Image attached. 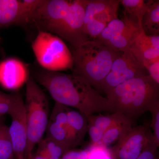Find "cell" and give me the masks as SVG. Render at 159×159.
<instances>
[{"label": "cell", "instance_id": "2e32d148", "mask_svg": "<svg viewBox=\"0 0 159 159\" xmlns=\"http://www.w3.org/2000/svg\"><path fill=\"white\" fill-rule=\"evenodd\" d=\"M129 51L143 66L145 63L159 59V50L141 41L137 37L131 46Z\"/></svg>", "mask_w": 159, "mask_h": 159}, {"label": "cell", "instance_id": "836d02e7", "mask_svg": "<svg viewBox=\"0 0 159 159\" xmlns=\"http://www.w3.org/2000/svg\"><path fill=\"white\" fill-rule=\"evenodd\" d=\"M86 150L73 151L70 150L66 152L60 159H87Z\"/></svg>", "mask_w": 159, "mask_h": 159}, {"label": "cell", "instance_id": "5b68a950", "mask_svg": "<svg viewBox=\"0 0 159 159\" xmlns=\"http://www.w3.org/2000/svg\"><path fill=\"white\" fill-rule=\"evenodd\" d=\"M32 49L38 62L44 70L53 72L72 70L71 51L58 36L39 31Z\"/></svg>", "mask_w": 159, "mask_h": 159}, {"label": "cell", "instance_id": "7a4b0ae2", "mask_svg": "<svg viewBox=\"0 0 159 159\" xmlns=\"http://www.w3.org/2000/svg\"><path fill=\"white\" fill-rule=\"evenodd\" d=\"M106 97L108 113L121 114L134 123L159 103V84L149 75L137 77L117 86Z\"/></svg>", "mask_w": 159, "mask_h": 159}, {"label": "cell", "instance_id": "d590c367", "mask_svg": "<svg viewBox=\"0 0 159 159\" xmlns=\"http://www.w3.org/2000/svg\"><path fill=\"white\" fill-rule=\"evenodd\" d=\"M48 159H60L58 158H56L52 157H50Z\"/></svg>", "mask_w": 159, "mask_h": 159}, {"label": "cell", "instance_id": "e575fe53", "mask_svg": "<svg viewBox=\"0 0 159 159\" xmlns=\"http://www.w3.org/2000/svg\"><path fill=\"white\" fill-rule=\"evenodd\" d=\"M48 158L42 154L37 152L35 156L33 157L32 159H48Z\"/></svg>", "mask_w": 159, "mask_h": 159}, {"label": "cell", "instance_id": "4dcf8cb0", "mask_svg": "<svg viewBox=\"0 0 159 159\" xmlns=\"http://www.w3.org/2000/svg\"><path fill=\"white\" fill-rule=\"evenodd\" d=\"M137 38L152 48L159 50V35H149L146 34L142 29L139 31Z\"/></svg>", "mask_w": 159, "mask_h": 159}, {"label": "cell", "instance_id": "cb8c5ba5", "mask_svg": "<svg viewBox=\"0 0 159 159\" xmlns=\"http://www.w3.org/2000/svg\"><path fill=\"white\" fill-rule=\"evenodd\" d=\"M68 107L55 102V104L50 116L49 120L57 123L61 126L67 123V111Z\"/></svg>", "mask_w": 159, "mask_h": 159}, {"label": "cell", "instance_id": "d4e9b609", "mask_svg": "<svg viewBox=\"0 0 159 159\" xmlns=\"http://www.w3.org/2000/svg\"><path fill=\"white\" fill-rule=\"evenodd\" d=\"M120 3V1L117 0L113 5L96 15L93 19L107 25L111 21L118 18V11Z\"/></svg>", "mask_w": 159, "mask_h": 159}, {"label": "cell", "instance_id": "7402d4cb", "mask_svg": "<svg viewBox=\"0 0 159 159\" xmlns=\"http://www.w3.org/2000/svg\"><path fill=\"white\" fill-rule=\"evenodd\" d=\"M38 152L42 154L48 158L50 157L60 159L67 152V150L61 145L51 139L46 138L39 142Z\"/></svg>", "mask_w": 159, "mask_h": 159}, {"label": "cell", "instance_id": "1f68e13d", "mask_svg": "<svg viewBox=\"0 0 159 159\" xmlns=\"http://www.w3.org/2000/svg\"><path fill=\"white\" fill-rule=\"evenodd\" d=\"M143 66L148 75L159 84V59L145 63Z\"/></svg>", "mask_w": 159, "mask_h": 159}, {"label": "cell", "instance_id": "484cf974", "mask_svg": "<svg viewBox=\"0 0 159 159\" xmlns=\"http://www.w3.org/2000/svg\"><path fill=\"white\" fill-rule=\"evenodd\" d=\"M107 25L106 24L93 19L84 25V31L88 37L90 36L95 40Z\"/></svg>", "mask_w": 159, "mask_h": 159}, {"label": "cell", "instance_id": "5bb4252c", "mask_svg": "<svg viewBox=\"0 0 159 159\" xmlns=\"http://www.w3.org/2000/svg\"><path fill=\"white\" fill-rule=\"evenodd\" d=\"M133 123L129 119L122 115L116 122L103 133L102 140L97 145L107 148L110 145L117 144L132 128Z\"/></svg>", "mask_w": 159, "mask_h": 159}, {"label": "cell", "instance_id": "30bf717a", "mask_svg": "<svg viewBox=\"0 0 159 159\" xmlns=\"http://www.w3.org/2000/svg\"><path fill=\"white\" fill-rule=\"evenodd\" d=\"M11 123L9 134L13 145L15 159H26L28 143V129L25 102L21 95L14 91V98L9 112Z\"/></svg>", "mask_w": 159, "mask_h": 159}, {"label": "cell", "instance_id": "ba28073f", "mask_svg": "<svg viewBox=\"0 0 159 159\" xmlns=\"http://www.w3.org/2000/svg\"><path fill=\"white\" fill-rule=\"evenodd\" d=\"M87 0L72 1L68 11L55 34L66 40L73 49L89 40L84 31Z\"/></svg>", "mask_w": 159, "mask_h": 159}, {"label": "cell", "instance_id": "9a60e30c", "mask_svg": "<svg viewBox=\"0 0 159 159\" xmlns=\"http://www.w3.org/2000/svg\"><path fill=\"white\" fill-rule=\"evenodd\" d=\"M147 9L142 21V28L146 34L159 35V1H148Z\"/></svg>", "mask_w": 159, "mask_h": 159}, {"label": "cell", "instance_id": "ffe728a7", "mask_svg": "<svg viewBox=\"0 0 159 159\" xmlns=\"http://www.w3.org/2000/svg\"><path fill=\"white\" fill-rule=\"evenodd\" d=\"M46 132V138L51 139L67 150H70L65 129L62 126L49 120Z\"/></svg>", "mask_w": 159, "mask_h": 159}, {"label": "cell", "instance_id": "44dd1931", "mask_svg": "<svg viewBox=\"0 0 159 159\" xmlns=\"http://www.w3.org/2000/svg\"><path fill=\"white\" fill-rule=\"evenodd\" d=\"M117 0H87L84 25L93 20L96 15L113 5Z\"/></svg>", "mask_w": 159, "mask_h": 159}, {"label": "cell", "instance_id": "3957f363", "mask_svg": "<svg viewBox=\"0 0 159 159\" xmlns=\"http://www.w3.org/2000/svg\"><path fill=\"white\" fill-rule=\"evenodd\" d=\"M73 74L86 80L99 92L101 84L113 63L122 52L107 47L97 40H89L72 51Z\"/></svg>", "mask_w": 159, "mask_h": 159}, {"label": "cell", "instance_id": "e0dca14e", "mask_svg": "<svg viewBox=\"0 0 159 159\" xmlns=\"http://www.w3.org/2000/svg\"><path fill=\"white\" fill-rule=\"evenodd\" d=\"M124 13L136 21L139 29H142V21L147 9V3L144 0H121Z\"/></svg>", "mask_w": 159, "mask_h": 159}, {"label": "cell", "instance_id": "6da1fadb", "mask_svg": "<svg viewBox=\"0 0 159 159\" xmlns=\"http://www.w3.org/2000/svg\"><path fill=\"white\" fill-rule=\"evenodd\" d=\"M34 80L48 92L55 102L76 109L86 117L108 113L106 97L78 75L43 70L36 73Z\"/></svg>", "mask_w": 159, "mask_h": 159}, {"label": "cell", "instance_id": "8fae6325", "mask_svg": "<svg viewBox=\"0 0 159 159\" xmlns=\"http://www.w3.org/2000/svg\"><path fill=\"white\" fill-rule=\"evenodd\" d=\"M153 137L147 125L133 127L120 141L109 149L113 159H136Z\"/></svg>", "mask_w": 159, "mask_h": 159}, {"label": "cell", "instance_id": "f546056e", "mask_svg": "<svg viewBox=\"0 0 159 159\" xmlns=\"http://www.w3.org/2000/svg\"><path fill=\"white\" fill-rule=\"evenodd\" d=\"M150 111L152 116L151 128L153 131L154 138L157 145H159V103L156 104L153 108H152Z\"/></svg>", "mask_w": 159, "mask_h": 159}, {"label": "cell", "instance_id": "83f0119b", "mask_svg": "<svg viewBox=\"0 0 159 159\" xmlns=\"http://www.w3.org/2000/svg\"><path fill=\"white\" fill-rule=\"evenodd\" d=\"M14 92L10 94L2 92L0 94V116L9 115L13 104Z\"/></svg>", "mask_w": 159, "mask_h": 159}, {"label": "cell", "instance_id": "d6a6232c", "mask_svg": "<svg viewBox=\"0 0 159 159\" xmlns=\"http://www.w3.org/2000/svg\"><path fill=\"white\" fill-rule=\"evenodd\" d=\"M89 135L92 142V145H97L102 140L103 133L96 126L88 125V127Z\"/></svg>", "mask_w": 159, "mask_h": 159}, {"label": "cell", "instance_id": "ac0fdd59", "mask_svg": "<svg viewBox=\"0 0 159 159\" xmlns=\"http://www.w3.org/2000/svg\"><path fill=\"white\" fill-rule=\"evenodd\" d=\"M67 118L69 125L82 142L88 131V124L86 117L79 111L68 107L67 111Z\"/></svg>", "mask_w": 159, "mask_h": 159}, {"label": "cell", "instance_id": "d6986e66", "mask_svg": "<svg viewBox=\"0 0 159 159\" xmlns=\"http://www.w3.org/2000/svg\"><path fill=\"white\" fill-rule=\"evenodd\" d=\"M0 159H15L9 127L0 122Z\"/></svg>", "mask_w": 159, "mask_h": 159}, {"label": "cell", "instance_id": "8992f818", "mask_svg": "<svg viewBox=\"0 0 159 159\" xmlns=\"http://www.w3.org/2000/svg\"><path fill=\"white\" fill-rule=\"evenodd\" d=\"M140 30L137 22L124 16L111 21L95 40L115 51L125 52L129 51Z\"/></svg>", "mask_w": 159, "mask_h": 159}, {"label": "cell", "instance_id": "277c9868", "mask_svg": "<svg viewBox=\"0 0 159 159\" xmlns=\"http://www.w3.org/2000/svg\"><path fill=\"white\" fill-rule=\"evenodd\" d=\"M25 102L28 143L26 159L33 158L32 152L43 139L50 118L49 100L42 89L34 78L29 77L26 83Z\"/></svg>", "mask_w": 159, "mask_h": 159}, {"label": "cell", "instance_id": "603a6c76", "mask_svg": "<svg viewBox=\"0 0 159 159\" xmlns=\"http://www.w3.org/2000/svg\"><path fill=\"white\" fill-rule=\"evenodd\" d=\"M122 116L121 114L113 113L107 115H92L86 117L88 125H94L104 133Z\"/></svg>", "mask_w": 159, "mask_h": 159}, {"label": "cell", "instance_id": "8d00e7d4", "mask_svg": "<svg viewBox=\"0 0 159 159\" xmlns=\"http://www.w3.org/2000/svg\"><path fill=\"white\" fill-rule=\"evenodd\" d=\"M2 91H0V94H1V93H2Z\"/></svg>", "mask_w": 159, "mask_h": 159}, {"label": "cell", "instance_id": "52a82bcc", "mask_svg": "<svg viewBox=\"0 0 159 159\" xmlns=\"http://www.w3.org/2000/svg\"><path fill=\"white\" fill-rule=\"evenodd\" d=\"M148 75L144 66L129 51L122 52L114 61L111 70L101 84L99 92L107 95L117 86L129 80Z\"/></svg>", "mask_w": 159, "mask_h": 159}, {"label": "cell", "instance_id": "4316f807", "mask_svg": "<svg viewBox=\"0 0 159 159\" xmlns=\"http://www.w3.org/2000/svg\"><path fill=\"white\" fill-rule=\"evenodd\" d=\"M86 151L87 159H113L108 148L101 145H92L90 148Z\"/></svg>", "mask_w": 159, "mask_h": 159}, {"label": "cell", "instance_id": "4fadbf2b", "mask_svg": "<svg viewBox=\"0 0 159 159\" xmlns=\"http://www.w3.org/2000/svg\"><path fill=\"white\" fill-rule=\"evenodd\" d=\"M29 24L21 1L0 0V29Z\"/></svg>", "mask_w": 159, "mask_h": 159}, {"label": "cell", "instance_id": "f1b7e54d", "mask_svg": "<svg viewBox=\"0 0 159 159\" xmlns=\"http://www.w3.org/2000/svg\"><path fill=\"white\" fill-rule=\"evenodd\" d=\"M158 146L154 138L152 137L141 154L136 159H157V151Z\"/></svg>", "mask_w": 159, "mask_h": 159}, {"label": "cell", "instance_id": "7c38bea8", "mask_svg": "<svg viewBox=\"0 0 159 159\" xmlns=\"http://www.w3.org/2000/svg\"><path fill=\"white\" fill-rule=\"evenodd\" d=\"M26 66L15 58H8L0 62V85L6 89L16 91L28 79Z\"/></svg>", "mask_w": 159, "mask_h": 159}, {"label": "cell", "instance_id": "9c48e42d", "mask_svg": "<svg viewBox=\"0 0 159 159\" xmlns=\"http://www.w3.org/2000/svg\"><path fill=\"white\" fill-rule=\"evenodd\" d=\"M72 1L43 0L30 18L39 31L55 34L68 11Z\"/></svg>", "mask_w": 159, "mask_h": 159}]
</instances>
